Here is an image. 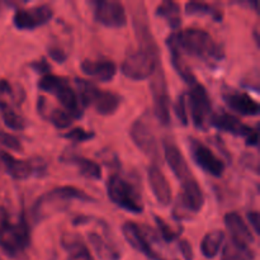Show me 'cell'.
<instances>
[{"mask_svg": "<svg viewBox=\"0 0 260 260\" xmlns=\"http://www.w3.org/2000/svg\"><path fill=\"white\" fill-rule=\"evenodd\" d=\"M37 111L40 116L47 122H50L57 129H65L73 124L74 118L65 111V109L55 108L48 104L43 96H40L37 102Z\"/></svg>", "mask_w": 260, "mask_h": 260, "instance_id": "cb8c5ba5", "label": "cell"}, {"mask_svg": "<svg viewBox=\"0 0 260 260\" xmlns=\"http://www.w3.org/2000/svg\"><path fill=\"white\" fill-rule=\"evenodd\" d=\"M5 94L14 98V91H13L12 84L8 80H0V96L5 95Z\"/></svg>", "mask_w": 260, "mask_h": 260, "instance_id": "b9f144b4", "label": "cell"}, {"mask_svg": "<svg viewBox=\"0 0 260 260\" xmlns=\"http://www.w3.org/2000/svg\"><path fill=\"white\" fill-rule=\"evenodd\" d=\"M178 248H179V251L182 253L183 258L185 260H193L194 259V251H193L192 245L188 240H179L178 241Z\"/></svg>", "mask_w": 260, "mask_h": 260, "instance_id": "ab89813d", "label": "cell"}, {"mask_svg": "<svg viewBox=\"0 0 260 260\" xmlns=\"http://www.w3.org/2000/svg\"><path fill=\"white\" fill-rule=\"evenodd\" d=\"M80 69L85 75L102 83L111 81L117 74V65L111 60H84Z\"/></svg>", "mask_w": 260, "mask_h": 260, "instance_id": "603a6c76", "label": "cell"}, {"mask_svg": "<svg viewBox=\"0 0 260 260\" xmlns=\"http://www.w3.org/2000/svg\"><path fill=\"white\" fill-rule=\"evenodd\" d=\"M167 46L168 48L177 50L180 55L185 53L205 61L218 62L225 57L222 46L218 45L210 33L200 28H187L173 32L167 38Z\"/></svg>", "mask_w": 260, "mask_h": 260, "instance_id": "6da1fadb", "label": "cell"}, {"mask_svg": "<svg viewBox=\"0 0 260 260\" xmlns=\"http://www.w3.org/2000/svg\"><path fill=\"white\" fill-rule=\"evenodd\" d=\"M205 206V194L196 178L182 183V192L178 194L177 202L173 208V216L175 220L182 221L189 218V215L198 213Z\"/></svg>", "mask_w": 260, "mask_h": 260, "instance_id": "ba28073f", "label": "cell"}, {"mask_svg": "<svg viewBox=\"0 0 260 260\" xmlns=\"http://www.w3.org/2000/svg\"><path fill=\"white\" fill-rule=\"evenodd\" d=\"M61 161L65 162V164H70V165H74V167H76L79 170V174L88 178V179H93V180L102 179L101 165H99L98 162L93 161V160L88 159V157H84V156H80V155L74 154V152L66 151L63 152L62 156H61Z\"/></svg>", "mask_w": 260, "mask_h": 260, "instance_id": "d4e9b609", "label": "cell"}, {"mask_svg": "<svg viewBox=\"0 0 260 260\" xmlns=\"http://www.w3.org/2000/svg\"><path fill=\"white\" fill-rule=\"evenodd\" d=\"M187 107L190 111V117L196 128L205 131L213 113L212 102L205 86L198 81L190 85Z\"/></svg>", "mask_w": 260, "mask_h": 260, "instance_id": "9c48e42d", "label": "cell"}, {"mask_svg": "<svg viewBox=\"0 0 260 260\" xmlns=\"http://www.w3.org/2000/svg\"><path fill=\"white\" fill-rule=\"evenodd\" d=\"M78 98L83 108L91 107L101 116H112L121 106V96L109 90H102L91 81L75 79Z\"/></svg>", "mask_w": 260, "mask_h": 260, "instance_id": "3957f363", "label": "cell"}, {"mask_svg": "<svg viewBox=\"0 0 260 260\" xmlns=\"http://www.w3.org/2000/svg\"><path fill=\"white\" fill-rule=\"evenodd\" d=\"M53 9L47 4L17 9L13 15V25L19 30H33L50 23Z\"/></svg>", "mask_w": 260, "mask_h": 260, "instance_id": "9a60e30c", "label": "cell"}, {"mask_svg": "<svg viewBox=\"0 0 260 260\" xmlns=\"http://www.w3.org/2000/svg\"><path fill=\"white\" fill-rule=\"evenodd\" d=\"M88 241L93 246L94 251L96 253L99 259L102 260H119L122 254L118 246L111 241L109 239L103 238L101 234L95 231H90L88 234Z\"/></svg>", "mask_w": 260, "mask_h": 260, "instance_id": "484cf974", "label": "cell"}, {"mask_svg": "<svg viewBox=\"0 0 260 260\" xmlns=\"http://www.w3.org/2000/svg\"><path fill=\"white\" fill-rule=\"evenodd\" d=\"M225 225L226 229L230 233L231 239L235 241H239L241 244L251 246L255 243V238H254L253 231L249 229L244 218L239 215L238 212H229L226 213L225 218Z\"/></svg>", "mask_w": 260, "mask_h": 260, "instance_id": "7402d4cb", "label": "cell"}, {"mask_svg": "<svg viewBox=\"0 0 260 260\" xmlns=\"http://www.w3.org/2000/svg\"><path fill=\"white\" fill-rule=\"evenodd\" d=\"M62 137L63 139L71 140V141L80 144V142L93 140L94 137H95V134H94L93 131H85V129L81 128V127H78V128H73L69 132H66V134H63Z\"/></svg>", "mask_w": 260, "mask_h": 260, "instance_id": "e575fe53", "label": "cell"}, {"mask_svg": "<svg viewBox=\"0 0 260 260\" xmlns=\"http://www.w3.org/2000/svg\"><path fill=\"white\" fill-rule=\"evenodd\" d=\"M254 258H255V253L251 246L230 239L223 248L221 260H254Z\"/></svg>", "mask_w": 260, "mask_h": 260, "instance_id": "f546056e", "label": "cell"}, {"mask_svg": "<svg viewBox=\"0 0 260 260\" xmlns=\"http://www.w3.org/2000/svg\"><path fill=\"white\" fill-rule=\"evenodd\" d=\"M223 243H225L223 231L213 230L206 234L205 238L202 239V243H201V251H202L203 256L207 259H213L215 256H217Z\"/></svg>", "mask_w": 260, "mask_h": 260, "instance_id": "f1b7e54d", "label": "cell"}, {"mask_svg": "<svg viewBox=\"0 0 260 260\" xmlns=\"http://www.w3.org/2000/svg\"><path fill=\"white\" fill-rule=\"evenodd\" d=\"M150 81V89H151L152 101H154V113L157 121L162 126L170 124V95L168 89L167 78H165L164 69L160 63L155 70L154 75L151 76Z\"/></svg>", "mask_w": 260, "mask_h": 260, "instance_id": "30bf717a", "label": "cell"}, {"mask_svg": "<svg viewBox=\"0 0 260 260\" xmlns=\"http://www.w3.org/2000/svg\"><path fill=\"white\" fill-rule=\"evenodd\" d=\"M154 220L155 222H156L157 229H159L160 236H161V239L165 241V243L168 244L173 243V241L178 240L179 236L182 235V231H183L182 228L174 230V229H173L172 226H169V223L165 222L160 216H154Z\"/></svg>", "mask_w": 260, "mask_h": 260, "instance_id": "836d02e7", "label": "cell"}, {"mask_svg": "<svg viewBox=\"0 0 260 260\" xmlns=\"http://www.w3.org/2000/svg\"><path fill=\"white\" fill-rule=\"evenodd\" d=\"M129 136L137 149L150 159L160 161L159 144L149 124L142 119H136L129 128Z\"/></svg>", "mask_w": 260, "mask_h": 260, "instance_id": "2e32d148", "label": "cell"}, {"mask_svg": "<svg viewBox=\"0 0 260 260\" xmlns=\"http://www.w3.org/2000/svg\"><path fill=\"white\" fill-rule=\"evenodd\" d=\"M30 245V231L22 213L17 223H8L0 230V248L10 258H19Z\"/></svg>", "mask_w": 260, "mask_h": 260, "instance_id": "8992f818", "label": "cell"}, {"mask_svg": "<svg viewBox=\"0 0 260 260\" xmlns=\"http://www.w3.org/2000/svg\"><path fill=\"white\" fill-rule=\"evenodd\" d=\"M0 114H2L3 121L8 128L13 129V131H23L25 128L24 117L18 113L14 107H12L3 99H0Z\"/></svg>", "mask_w": 260, "mask_h": 260, "instance_id": "4dcf8cb0", "label": "cell"}, {"mask_svg": "<svg viewBox=\"0 0 260 260\" xmlns=\"http://www.w3.org/2000/svg\"><path fill=\"white\" fill-rule=\"evenodd\" d=\"M147 179H149L150 188H151L152 194L156 198L157 203L162 207H168L173 200L172 187H170L164 173L156 164L150 165V168L147 169Z\"/></svg>", "mask_w": 260, "mask_h": 260, "instance_id": "ffe728a7", "label": "cell"}, {"mask_svg": "<svg viewBox=\"0 0 260 260\" xmlns=\"http://www.w3.org/2000/svg\"><path fill=\"white\" fill-rule=\"evenodd\" d=\"M38 88L55 96L74 119H80L83 117L84 108L81 107L78 94L70 85L68 79L53 74H47L40 79Z\"/></svg>", "mask_w": 260, "mask_h": 260, "instance_id": "277c9868", "label": "cell"}, {"mask_svg": "<svg viewBox=\"0 0 260 260\" xmlns=\"http://www.w3.org/2000/svg\"><path fill=\"white\" fill-rule=\"evenodd\" d=\"M222 98L223 102L226 103V106H228L231 111L235 112V113L248 117H255L259 114V103L253 98V96H250L248 93H245V91H223Z\"/></svg>", "mask_w": 260, "mask_h": 260, "instance_id": "d6986e66", "label": "cell"}, {"mask_svg": "<svg viewBox=\"0 0 260 260\" xmlns=\"http://www.w3.org/2000/svg\"><path fill=\"white\" fill-rule=\"evenodd\" d=\"M0 145L7 147V149L13 150V151H23L22 142L19 141V139H17L14 135L3 131V129H0Z\"/></svg>", "mask_w": 260, "mask_h": 260, "instance_id": "8d00e7d4", "label": "cell"}, {"mask_svg": "<svg viewBox=\"0 0 260 260\" xmlns=\"http://www.w3.org/2000/svg\"><path fill=\"white\" fill-rule=\"evenodd\" d=\"M61 246L69 254L68 260H94L80 236L65 234L61 238Z\"/></svg>", "mask_w": 260, "mask_h": 260, "instance_id": "4316f807", "label": "cell"}, {"mask_svg": "<svg viewBox=\"0 0 260 260\" xmlns=\"http://www.w3.org/2000/svg\"><path fill=\"white\" fill-rule=\"evenodd\" d=\"M155 15L162 18L172 29H179V27L182 25L180 5L178 3L172 2V0H165V2H162L156 8Z\"/></svg>", "mask_w": 260, "mask_h": 260, "instance_id": "83f0119b", "label": "cell"}, {"mask_svg": "<svg viewBox=\"0 0 260 260\" xmlns=\"http://www.w3.org/2000/svg\"><path fill=\"white\" fill-rule=\"evenodd\" d=\"M185 14L187 15H207L215 22H221L223 18V12L220 8L212 4L202 2H188L185 4Z\"/></svg>", "mask_w": 260, "mask_h": 260, "instance_id": "1f68e13d", "label": "cell"}, {"mask_svg": "<svg viewBox=\"0 0 260 260\" xmlns=\"http://www.w3.org/2000/svg\"><path fill=\"white\" fill-rule=\"evenodd\" d=\"M246 217H248L250 225L253 226L255 234H259L260 230H259V212L258 211H249L248 215H246Z\"/></svg>", "mask_w": 260, "mask_h": 260, "instance_id": "60d3db41", "label": "cell"}, {"mask_svg": "<svg viewBox=\"0 0 260 260\" xmlns=\"http://www.w3.org/2000/svg\"><path fill=\"white\" fill-rule=\"evenodd\" d=\"M47 52H48V55H50V57L52 58V60H55L56 62L62 63L63 61L68 58V55H66V52L63 51V48H61L60 46H57V45L48 46Z\"/></svg>", "mask_w": 260, "mask_h": 260, "instance_id": "74e56055", "label": "cell"}, {"mask_svg": "<svg viewBox=\"0 0 260 260\" xmlns=\"http://www.w3.org/2000/svg\"><path fill=\"white\" fill-rule=\"evenodd\" d=\"M73 201H80V202H96V200L84 190L73 185H63V187L53 188L48 190L45 194L41 196L35 202L32 207V218L33 222L37 225L42 221L47 220L51 216L56 213L63 212L68 210L69 206Z\"/></svg>", "mask_w": 260, "mask_h": 260, "instance_id": "7a4b0ae2", "label": "cell"}, {"mask_svg": "<svg viewBox=\"0 0 260 260\" xmlns=\"http://www.w3.org/2000/svg\"><path fill=\"white\" fill-rule=\"evenodd\" d=\"M0 162L5 172L15 180H24L46 172V162L40 157L33 160L17 159L7 151H0Z\"/></svg>", "mask_w": 260, "mask_h": 260, "instance_id": "5bb4252c", "label": "cell"}, {"mask_svg": "<svg viewBox=\"0 0 260 260\" xmlns=\"http://www.w3.org/2000/svg\"><path fill=\"white\" fill-rule=\"evenodd\" d=\"M107 194L109 200L122 210L134 215H141L145 207L141 194L135 185L118 174H112L107 180Z\"/></svg>", "mask_w": 260, "mask_h": 260, "instance_id": "5b68a950", "label": "cell"}, {"mask_svg": "<svg viewBox=\"0 0 260 260\" xmlns=\"http://www.w3.org/2000/svg\"><path fill=\"white\" fill-rule=\"evenodd\" d=\"M29 68L32 69L33 71H36V73L42 74V76L47 75V74H51V65L48 63V61L46 60L45 57H42L38 61H33V62H30Z\"/></svg>", "mask_w": 260, "mask_h": 260, "instance_id": "f35d334b", "label": "cell"}, {"mask_svg": "<svg viewBox=\"0 0 260 260\" xmlns=\"http://www.w3.org/2000/svg\"><path fill=\"white\" fill-rule=\"evenodd\" d=\"M164 156L167 162L169 164V168L174 173L178 180L184 183L185 180L193 178L192 172H190L189 167H188V162L185 160L184 155L182 154L179 147L173 141H169V140H165L164 141Z\"/></svg>", "mask_w": 260, "mask_h": 260, "instance_id": "44dd1931", "label": "cell"}, {"mask_svg": "<svg viewBox=\"0 0 260 260\" xmlns=\"http://www.w3.org/2000/svg\"><path fill=\"white\" fill-rule=\"evenodd\" d=\"M160 63H161L160 53H150L136 50L127 53L121 63V73L131 80H146L154 75Z\"/></svg>", "mask_w": 260, "mask_h": 260, "instance_id": "52a82bcc", "label": "cell"}, {"mask_svg": "<svg viewBox=\"0 0 260 260\" xmlns=\"http://www.w3.org/2000/svg\"><path fill=\"white\" fill-rule=\"evenodd\" d=\"M132 25H134L135 36H136L137 50L150 53H160V48L155 41L154 35L150 27L149 17L144 3H134L132 4Z\"/></svg>", "mask_w": 260, "mask_h": 260, "instance_id": "8fae6325", "label": "cell"}, {"mask_svg": "<svg viewBox=\"0 0 260 260\" xmlns=\"http://www.w3.org/2000/svg\"><path fill=\"white\" fill-rule=\"evenodd\" d=\"M208 124L215 127L218 131L234 135L236 137H245V140L249 139L254 132L258 131V128H253V127L248 126L244 122H241L238 117H235L234 114L226 113L223 111L212 113Z\"/></svg>", "mask_w": 260, "mask_h": 260, "instance_id": "ac0fdd59", "label": "cell"}, {"mask_svg": "<svg viewBox=\"0 0 260 260\" xmlns=\"http://www.w3.org/2000/svg\"><path fill=\"white\" fill-rule=\"evenodd\" d=\"M188 107H187V98L184 94H180L177 98V102L174 104V112L177 116L178 121L180 122L182 126H188Z\"/></svg>", "mask_w": 260, "mask_h": 260, "instance_id": "d590c367", "label": "cell"}, {"mask_svg": "<svg viewBox=\"0 0 260 260\" xmlns=\"http://www.w3.org/2000/svg\"><path fill=\"white\" fill-rule=\"evenodd\" d=\"M122 234H123L127 243H128L135 250L142 253L150 260H175L165 258V256H162L159 251L155 250L151 245V241L147 240L146 235L142 233L141 229H140L135 222L128 221V222L124 223V225L122 226Z\"/></svg>", "mask_w": 260, "mask_h": 260, "instance_id": "e0dca14e", "label": "cell"}, {"mask_svg": "<svg viewBox=\"0 0 260 260\" xmlns=\"http://www.w3.org/2000/svg\"><path fill=\"white\" fill-rule=\"evenodd\" d=\"M188 147H189L193 161L196 162L197 167H200L203 172L212 175V177H222L226 169L225 162L207 145H205L202 141L194 139V137H189L188 139Z\"/></svg>", "mask_w": 260, "mask_h": 260, "instance_id": "7c38bea8", "label": "cell"}, {"mask_svg": "<svg viewBox=\"0 0 260 260\" xmlns=\"http://www.w3.org/2000/svg\"><path fill=\"white\" fill-rule=\"evenodd\" d=\"M0 13H2V4H0Z\"/></svg>", "mask_w": 260, "mask_h": 260, "instance_id": "ee69618b", "label": "cell"}, {"mask_svg": "<svg viewBox=\"0 0 260 260\" xmlns=\"http://www.w3.org/2000/svg\"><path fill=\"white\" fill-rule=\"evenodd\" d=\"M8 223H9V213L7 208L0 206V230H3Z\"/></svg>", "mask_w": 260, "mask_h": 260, "instance_id": "7bdbcfd3", "label": "cell"}, {"mask_svg": "<svg viewBox=\"0 0 260 260\" xmlns=\"http://www.w3.org/2000/svg\"><path fill=\"white\" fill-rule=\"evenodd\" d=\"M93 7L94 20L108 28H122L127 24L126 8L117 0H94L90 3Z\"/></svg>", "mask_w": 260, "mask_h": 260, "instance_id": "4fadbf2b", "label": "cell"}, {"mask_svg": "<svg viewBox=\"0 0 260 260\" xmlns=\"http://www.w3.org/2000/svg\"><path fill=\"white\" fill-rule=\"evenodd\" d=\"M170 51V61H172L173 68L175 69V71L178 73V75L188 84V85H193L194 83H197V79H196L194 74L192 73L189 66L184 62L183 60V56L178 52L174 48H169Z\"/></svg>", "mask_w": 260, "mask_h": 260, "instance_id": "d6a6232c", "label": "cell"}]
</instances>
